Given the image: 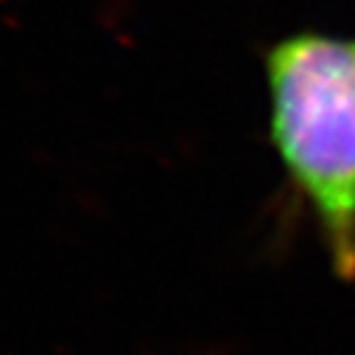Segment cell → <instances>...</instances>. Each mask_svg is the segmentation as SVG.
I'll list each match as a JSON object with an SVG mask.
<instances>
[{
	"label": "cell",
	"mask_w": 355,
	"mask_h": 355,
	"mask_svg": "<svg viewBox=\"0 0 355 355\" xmlns=\"http://www.w3.org/2000/svg\"><path fill=\"white\" fill-rule=\"evenodd\" d=\"M261 67L274 155L333 274L355 282V35H284Z\"/></svg>",
	"instance_id": "cell-1"
}]
</instances>
